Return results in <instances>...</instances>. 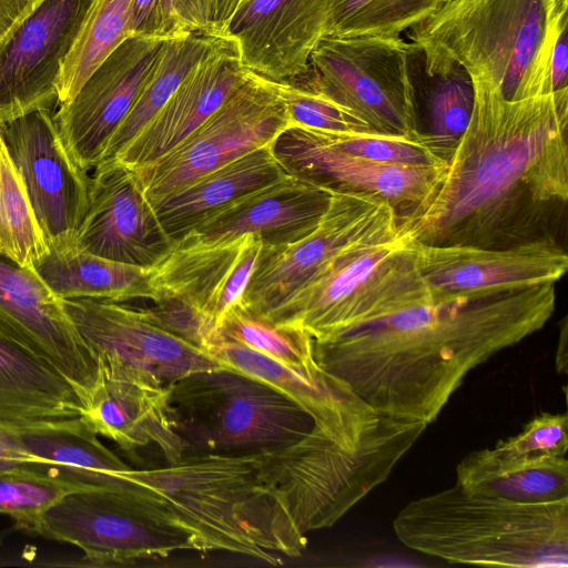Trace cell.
I'll return each mask as SVG.
<instances>
[{"label":"cell","mask_w":568,"mask_h":568,"mask_svg":"<svg viewBox=\"0 0 568 568\" xmlns=\"http://www.w3.org/2000/svg\"><path fill=\"white\" fill-rule=\"evenodd\" d=\"M474 85L467 130L434 190L398 219L399 235L425 245L566 247L568 88L507 100Z\"/></svg>","instance_id":"obj_1"},{"label":"cell","mask_w":568,"mask_h":568,"mask_svg":"<svg viewBox=\"0 0 568 568\" xmlns=\"http://www.w3.org/2000/svg\"><path fill=\"white\" fill-rule=\"evenodd\" d=\"M555 284L404 310L314 341L315 358L378 415L429 425L474 368L546 325Z\"/></svg>","instance_id":"obj_2"},{"label":"cell","mask_w":568,"mask_h":568,"mask_svg":"<svg viewBox=\"0 0 568 568\" xmlns=\"http://www.w3.org/2000/svg\"><path fill=\"white\" fill-rule=\"evenodd\" d=\"M120 478L158 503L197 539L222 550L278 565L276 552L298 557L307 545L260 474L256 454H185Z\"/></svg>","instance_id":"obj_3"},{"label":"cell","mask_w":568,"mask_h":568,"mask_svg":"<svg viewBox=\"0 0 568 568\" xmlns=\"http://www.w3.org/2000/svg\"><path fill=\"white\" fill-rule=\"evenodd\" d=\"M393 529L407 548L449 564L568 566V498L516 503L474 495L455 484L410 500Z\"/></svg>","instance_id":"obj_4"},{"label":"cell","mask_w":568,"mask_h":568,"mask_svg":"<svg viewBox=\"0 0 568 568\" xmlns=\"http://www.w3.org/2000/svg\"><path fill=\"white\" fill-rule=\"evenodd\" d=\"M566 27L554 0H447L405 36L458 61L474 82L520 100L551 92V52Z\"/></svg>","instance_id":"obj_5"},{"label":"cell","mask_w":568,"mask_h":568,"mask_svg":"<svg viewBox=\"0 0 568 568\" xmlns=\"http://www.w3.org/2000/svg\"><path fill=\"white\" fill-rule=\"evenodd\" d=\"M428 425L404 419L361 446L345 445L315 426L297 442L255 453L261 476L297 529L332 527L382 485Z\"/></svg>","instance_id":"obj_6"},{"label":"cell","mask_w":568,"mask_h":568,"mask_svg":"<svg viewBox=\"0 0 568 568\" xmlns=\"http://www.w3.org/2000/svg\"><path fill=\"white\" fill-rule=\"evenodd\" d=\"M427 303L430 298L416 268L414 242L398 234L344 248L262 317L325 342Z\"/></svg>","instance_id":"obj_7"},{"label":"cell","mask_w":568,"mask_h":568,"mask_svg":"<svg viewBox=\"0 0 568 568\" xmlns=\"http://www.w3.org/2000/svg\"><path fill=\"white\" fill-rule=\"evenodd\" d=\"M169 412L185 454H255L293 444L316 426L274 387L224 366L170 384Z\"/></svg>","instance_id":"obj_8"},{"label":"cell","mask_w":568,"mask_h":568,"mask_svg":"<svg viewBox=\"0 0 568 568\" xmlns=\"http://www.w3.org/2000/svg\"><path fill=\"white\" fill-rule=\"evenodd\" d=\"M36 535L73 545L103 566L202 551L187 528L124 480L67 495L43 515Z\"/></svg>","instance_id":"obj_9"},{"label":"cell","mask_w":568,"mask_h":568,"mask_svg":"<svg viewBox=\"0 0 568 568\" xmlns=\"http://www.w3.org/2000/svg\"><path fill=\"white\" fill-rule=\"evenodd\" d=\"M406 52L407 41L400 36H324L307 70L294 79L352 111L376 133L416 136L423 132L415 114Z\"/></svg>","instance_id":"obj_10"},{"label":"cell","mask_w":568,"mask_h":568,"mask_svg":"<svg viewBox=\"0 0 568 568\" xmlns=\"http://www.w3.org/2000/svg\"><path fill=\"white\" fill-rule=\"evenodd\" d=\"M288 125L275 82L251 72L182 143L135 172L153 205L195 179L251 151L272 145Z\"/></svg>","instance_id":"obj_11"},{"label":"cell","mask_w":568,"mask_h":568,"mask_svg":"<svg viewBox=\"0 0 568 568\" xmlns=\"http://www.w3.org/2000/svg\"><path fill=\"white\" fill-rule=\"evenodd\" d=\"M398 234L397 214L387 202L364 193L334 192L311 234L285 246H263L240 303L266 316L344 248Z\"/></svg>","instance_id":"obj_12"},{"label":"cell","mask_w":568,"mask_h":568,"mask_svg":"<svg viewBox=\"0 0 568 568\" xmlns=\"http://www.w3.org/2000/svg\"><path fill=\"white\" fill-rule=\"evenodd\" d=\"M19 169L50 252L75 247L90 203L91 176L69 153L52 110H38L0 125Z\"/></svg>","instance_id":"obj_13"},{"label":"cell","mask_w":568,"mask_h":568,"mask_svg":"<svg viewBox=\"0 0 568 568\" xmlns=\"http://www.w3.org/2000/svg\"><path fill=\"white\" fill-rule=\"evenodd\" d=\"M414 253L416 268L433 303L480 298L556 283L568 270L566 247L551 242L507 248L414 242Z\"/></svg>","instance_id":"obj_14"},{"label":"cell","mask_w":568,"mask_h":568,"mask_svg":"<svg viewBox=\"0 0 568 568\" xmlns=\"http://www.w3.org/2000/svg\"><path fill=\"white\" fill-rule=\"evenodd\" d=\"M272 151L285 170L331 192L369 194L387 202L400 219L413 212L439 182L446 162L406 165L373 161L332 146L317 130L288 125Z\"/></svg>","instance_id":"obj_15"},{"label":"cell","mask_w":568,"mask_h":568,"mask_svg":"<svg viewBox=\"0 0 568 568\" xmlns=\"http://www.w3.org/2000/svg\"><path fill=\"white\" fill-rule=\"evenodd\" d=\"M91 0H41L0 42V125L59 104L62 62Z\"/></svg>","instance_id":"obj_16"},{"label":"cell","mask_w":568,"mask_h":568,"mask_svg":"<svg viewBox=\"0 0 568 568\" xmlns=\"http://www.w3.org/2000/svg\"><path fill=\"white\" fill-rule=\"evenodd\" d=\"M63 305L94 358L136 369L166 386L221 366L202 349L155 324L143 307L93 298L63 300Z\"/></svg>","instance_id":"obj_17"},{"label":"cell","mask_w":568,"mask_h":568,"mask_svg":"<svg viewBox=\"0 0 568 568\" xmlns=\"http://www.w3.org/2000/svg\"><path fill=\"white\" fill-rule=\"evenodd\" d=\"M0 336L42 358L74 387L82 404L97 374L63 300L34 268L0 256Z\"/></svg>","instance_id":"obj_18"},{"label":"cell","mask_w":568,"mask_h":568,"mask_svg":"<svg viewBox=\"0 0 568 568\" xmlns=\"http://www.w3.org/2000/svg\"><path fill=\"white\" fill-rule=\"evenodd\" d=\"M93 170L90 203L75 247L112 261L154 267L175 242L162 227L138 173L115 160Z\"/></svg>","instance_id":"obj_19"},{"label":"cell","mask_w":568,"mask_h":568,"mask_svg":"<svg viewBox=\"0 0 568 568\" xmlns=\"http://www.w3.org/2000/svg\"><path fill=\"white\" fill-rule=\"evenodd\" d=\"M165 39L132 37L121 43L85 80L75 95L59 104L54 124L67 150L88 171L131 108Z\"/></svg>","instance_id":"obj_20"},{"label":"cell","mask_w":568,"mask_h":568,"mask_svg":"<svg viewBox=\"0 0 568 568\" xmlns=\"http://www.w3.org/2000/svg\"><path fill=\"white\" fill-rule=\"evenodd\" d=\"M211 356L221 366L262 381L284 394L320 429L342 444H367L404 420L378 415L345 382L323 367L316 373H305L222 337Z\"/></svg>","instance_id":"obj_21"},{"label":"cell","mask_w":568,"mask_h":568,"mask_svg":"<svg viewBox=\"0 0 568 568\" xmlns=\"http://www.w3.org/2000/svg\"><path fill=\"white\" fill-rule=\"evenodd\" d=\"M95 359V379L81 418L125 452L152 448L164 464L180 460L185 445L170 416L169 386L136 369Z\"/></svg>","instance_id":"obj_22"},{"label":"cell","mask_w":568,"mask_h":568,"mask_svg":"<svg viewBox=\"0 0 568 568\" xmlns=\"http://www.w3.org/2000/svg\"><path fill=\"white\" fill-rule=\"evenodd\" d=\"M250 74L236 42L217 36L165 104L113 160L134 170L156 162L200 128Z\"/></svg>","instance_id":"obj_23"},{"label":"cell","mask_w":568,"mask_h":568,"mask_svg":"<svg viewBox=\"0 0 568 568\" xmlns=\"http://www.w3.org/2000/svg\"><path fill=\"white\" fill-rule=\"evenodd\" d=\"M331 0H247L226 34L237 44L242 64L272 81L304 73L325 36Z\"/></svg>","instance_id":"obj_24"},{"label":"cell","mask_w":568,"mask_h":568,"mask_svg":"<svg viewBox=\"0 0 568 568\" xmlns=\"http://www.w3.org/2000/svg\"><path fill=\"white\" fill-rule=\"evenodd\" d=\"M332 196L333 192L288 174L219 210L175 244L216 245L252 234L263 246H285L316 229Z\"/></svg>","instance_id":"obj_25"},{"label":"cell","mask_w":568,"mask_h":568,"mask_svg":"<svg viewBox=\"0 0 568 568\" xmlns=\"http://www.w3.org/2000/svg\"><path fill=\"white\" fill-rule=\"evenodd\" d=\"M262 251V240L252 234L216 245L175 244L152 267L156 297L165 294L183 300L219 329L229 311L240 303Z\"/></svg>","instance_id":"obj_26"},{"label":"cell","mask_w":568,"mask_h":568,"mask_svg":"<svg viewBox=\"0 0 568 568\" xmlns=\"http://www.w3.org/2000/svg\"><path fill=\"white\" fill-rule=\"evenodd\" d=\"M406 68L413 92L418 130L446 161L469 124L475 85L468 71L455 59L407 42Z\"/></svg>","instance_id":"obj_27"},{"label":"cell","mask_w":568,"mask_h":568,"mask_svg":"<svg viewBox=\"0 0 568 568\" xmlns=\"http://www.w3.org/2000/svg\"><path fill=\"white\" fill-rule=\"evenodd\" d=\"M286 175L266 145L195 179L153 207L164 231L176 242L219 210Z\"/></svg>","instance_id":"obj_28"},{"label":"cell","mask_w":568,"mask_h":568,"mask_svg":"<svg viewBox=\"0 0 568 568\" xmlns=\"http://www.w3.org/2000/svg\"><path fill=\"white\" fill-rule=\"evenodd\" d=\"M455 484L474 495L516 503L561 500L568 498V459L483 448L468 453L458 463Z\"/></svg>","instance_id":"obj_29"},{"label":"cell","mask_w":568,"mask_h":568,"mask_svg":"<svg viewBox=\"0 0 568 568\" xmlns=\"http://www.w3.org/2000/svg\"><path fill=\"white\" fill-rule=\"evenodd\" d=\"M23 446L44 460L47 470L98 486L122 481L131 467L104 446L81 416L14 422Z\"/></svg>","instance_id":"obj_30"},{"label":"cell","mask_w":568,"mask_h":568,"mask_svg":"<svg viewBox=\"0 0 568 568\" xmlns=\"http://www.w3.org/2000/svg\"><path fill=\"white\" fill-rule=\"evenodd\" d=\"M82 408L74 387L53 366L0 336V419L68 418Z\"/></svg>","instance_id":"obj_31"},{"label":"cell","mask_w":568,"mask_h":568,"mask_svg":"<svg viewBox=\"0 0 568 568\" xmlns=\"http://www.w3.org/2000/svg\"><path fill=\"white\" fill-rule=\"evenodd\" d=\"M51 291L62 300L93 298L125 303L156 297L152 267L125 264L77 247L50 252L34 267Z\"/></svg>","instance_id":"obj_32"},{"label":"cell","mask_w":568,"mask_h":568,"mask_svg":"<svg viewBox=\"0 0 568 568\" xmlns=\"http://www.w3.org/2000/svg\"><path fill=\"white\" fill-rule=\"evenodd\" d=\"M216 37L191 32L163 41L140 91L110 136L98 164L113 160L142 131Z\"/></svg>","instance_id":"obj_33"},{"label":"cell","mask_w":568,"mask_h":568,"mask_svg":"<svg viewBox=\"0 0 568 568\" xmlns=\"http://www.w3.org/2000/svg\"><path fill=\"white\" fill-rule=\"evenodd\" d=\"M132 37L134 0H91L61 65L59 104L71 100L90 74Z\"/></svg>","instance_id":"obj_34"},{"label":"cell","mask_w":568,"mask_h":568,"mask_svg":"<svg viewBox=\"0 0 568 568\" xmlns=\"http://www.w3.org/2000/svg\"><path fill=\"white\" fill-rule=\"evenodd\" d=\"M49 253L24 180L0 135V256L34 268Z\"/></svg>","instance_id":"obj_35"},{"label":"cell","mask_w":568,"mask_h":568,"mask_svg":"<svg viewBox=\"0 0 568 568\" xmlns=\"http://www.w3.org/2000/svg\"><path fill=\"white\" fill-rule=\"evenodd\" d=\"M98 485L82 483L34 466H16L0 471V514L17 529L36 534L43 515L67 495Z\"/></svg>","instance_id":"obj_36"},{"label":"cell","mask_w":568,"mask_h":568,"mask_svg":"<svg viewBox=\"0 0 568 568\" xmlns=\"http://www.w3.org/2000/svg\"><path fill=\"white\" fill-rule=\"evenodd\" d=\"M219 333L224 339L242 344L292 368L305 373L322 369L315 358L314 339L308 333L275 324L241 303L229 311Z\"/></svg>","instance_id":"obj_37"},{"label":"cell","mask_w":568,"mask_h":568,"mask_svg":"<svg viewBox=\"0 0 568 568\" xmlns=\"http://www.w3.org/2000/svg\"><path fill=\"white\" fill-rule=\"evenodd\" d=\"M442 0H331L325 36L396 37L426 19Z\"/></svg>","instance_id":"obj_38"},{"label":"cell","mask_w":568,"mask_h":568,"mask_svg":"<svg viewBox=\"0 0 568 568\" xmlns=\"http://www.w3.org/2000/svg\"><path fill=\"white\" fill-rule=\"evenodd\" d=\"M274 82L284 102L290 125L334 133L374 132L352 111L313 91L296 79Z\"/></svg>","instance_id":"obj_39"},{"label":"cell","mask_w":568,"mask_h":568,"mask_svg":"<svg viewBox=\"0 0 568 568\" xmlns=\"http://www.w3.org/2000/svg\"><path fill=\"white\" fill-rule=\"evenodd\" d=\"M143 308L160 327L210 356L214 346L221 341L217 327L196 308L179 297L161 294L152 301L151 306Z\"/></svg>","instance_id":"obj_40"},{"label":"cell","mask_w":568,"mask_h":568,"mask_svg":"<svg viewBox=\"0 0 568 568\" xmlns=\"http://www.w3.org/2000/svg\"><path fill=\"white\" fill-rule=\"evenodd\" d=\"M494 447L511 455L566 456L568 452L567 414H539L531 418L517 435L499 440Z\"/></svg>","instance_id":"obj_41"},{"label":"cell","mask_w":568,"mask_h":568,"mask_svg":"<svg viewBox=\"0 0 568 568\" xmlns=\"http://www.w3.org/2000/svg\"><path fill=\"white\" fill-rule=\"evenodd\" d=\"M161 37L170 39L191 32L216 36L219 0H161Z\"/></svg>","instance_id":"obj_42"},{"label":"cell","mask_w":568,"mask_h":568,"mask_svg":"<svg viewBox=\"0 0 568 568\" xmlns=\"http://www.w3.org/2000/svg\"><path fill=\"white\" fill-rule=\"evenodd\" d=\"M23 465L44 468V460L23 446L14 422L0 419V471Z\"/></svg>","instance_id":"obj_43"},{"label":"cell","mask_w":568,"mask_h":568,"mask_svg":"<svg viewBox=\"0 0 568 568\" xmlns=\"http://www.w3.org/2000/svg\"><path fill=\"white\" fill-rule=\"evenodd\" d=\"M161 0H134V32L138 37H161ZM163 39V38H162Z\"/></svg>","instance_id":"obj_44"},{"label":"cell","mask_w":568,"mask_h":568,"mask_svg":"<svg viewBox=\"0 0 568 568\" xmlns=\"http://www.w3.org/2000/svg\"><path fill=\"white\" fill-rule=\"evenodd\" d=\"M568 68V36L567 27L564 28L552 49L550 58V82L551 92L568 88L567 85Z\"/></svg>","instance_id":"obj_45"},{"label":"cell","mask_w":568,"mask_h":568,"mask_svg":"<svg viewBox=\"0 0 568 568\" xmlns=\"http://www.w3.org/2000/svg\"><path fill=\"white\" fill-rule=\"evenodd\" d=\"M32 0H0V42L33 9Z\"/></svg>","instance_id":"obj_46"},{"label":"cell","mask_w":568,"mask_h":568,"mask_svg":"<svg viewBox=\"0 0 568 568\" xmlns=\"http://www.w3.org/2000/svg\"><path fill=\"white\" fill-rule=\"evenodd\" d=\"M243 0H219L215 21L216 36H225L227 27Z\"/></svg>","instance_id":"obj_47"},{"label":"cell","mask_w":568,"mask_h":568,"mask_svg":"<svg viewBox=\"0 0 568 568\" xmlns=\"http://www.w3.org/2000/svg\"><path fill=\"white\" fill-rule=\"evenodd\" d=\"M568 323L567 317L562 320L561 328L559 333L558 338V345L556 349V356H555V366L556 371L559 374H566L568 371Z\"/></svg>","instance_id":"obj_48"},{"label":"cell","mask_w":568,"mask_h":568,"mask_svg":"<svg viewBox=\"0 0 568 568\" xmlns=\"http://www.w3.org/2000/svg\"><path fill=\"white\" fill-rule=\"evenodd\" d=\"M554 2H555L556 11L558 13L567 12L568 0H554Z\"/></svg>","instance_id":"obj_49"},{"label":"cell","mask_w":568,"mask_h":568,"mask_svg":"<svg viewBox=\"0 0 568 568\" xmlns=\"http://www.w3.org/2000/svg\"><path fill=\"white\" fill-rule=\"evenodd\" d=\"M32 1L36 4V3L40 2L41 0H32Z\"/></svg>","instance_id":"obj_50"},{"label":"cell","mask_w":568,"mask_h":568,"mask_svg":"<svg viewBox=\"0 0 568 568\" xmlns=\"http://www.w3.org/2000/svg\"><path fill=\"white\" fill-rule=\"evenodd\" d=\"M245 1H247V0H243V1H242V3H243V2H245ZM242 3H241V4H242Z\"/></svg>","instance_id":"obj_51"},{"label":"cell","mask_w":568,"mask_h":568,"mask_svg":"<svg viewBox=\"0 0 568 568\" xmlns=\"http://www.w3.org/2000/svg\"><path fill=\"white\" fill-rule=\"evenodd\" d=\"M442 1L444 2V1H447V0H442Z\"/></svg>","instance_id":"obj_52"}]
</instances>
